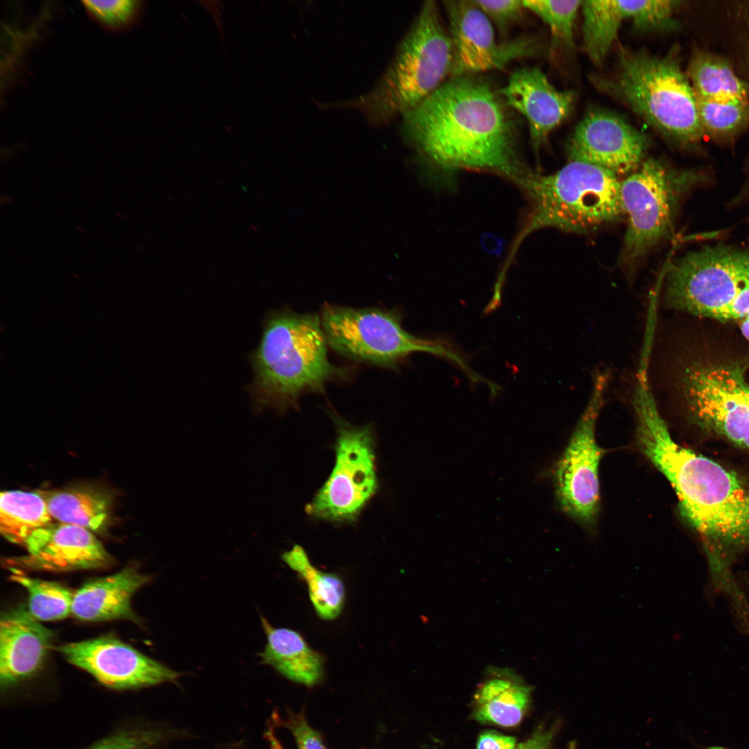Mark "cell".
Here are the masks:
<instances>
[{
	"mask_svg": "<svg viewBox=\"0 0 749 749\" xmlns=\"http://www.w3.org/2000/svg\"><path fill=\"white\" fill-rule=\"evenodd\" d=\"M722 368L729 384L749 404V384L744 370L739 365H722Z\"/></svg>",
	"mask_w": 749,
	"mask_h": 749,
	"instance_id": "obj_35",
	"label": "cell"
},
{
	"mask_svg": "<svg viewBox=\"0 0 749 749\" xmlns=\"http://www.w3.org/2000/svg\"><path fill=\"white\" fill-rule=\"evenodd\" d=\"M267 642L260 656L263 664L273 667L289 680L307 686L322 680L324 658L312 649L298 632L274 628L261 617Z\"/></svg>",
	"mask_w": 749,
	"mask_h": 749,
	"instance_id": "obj_20",
	"label": "cell"
},
{
	"mask_svg": "<svg viewBox=\"0 0 749 749\" xmlns=\"http://www.w3.org/2000/svg\"><path fill=\"white\" fill-rule=\"evenodd\" d=\"M636 439L671 484L682 515L709 546L711 558L749 546V488L737 476L675 442L657 410L637 416Z\"/></svg>",
	"mask_w": 749,
	"mask_h": 749,
	"instance_id": "obj_2",
	"label": "cell"
},
{
	"mask_svg": "<svg viewBox=\"0 0 749 749\" xmlns=\"http://www.w3.org/2000/svg\"><path fill=\"white\" fill-rule=\"evenodd\" d=\"M57 650L69 663L117 690L173 682L182 675L111 635L64 644Z\"/></svg>",
	"mask_w": 749,
	"mask_h": 749,
	"instance_id": "obj_11",
	"label": "cell"
},
{
	"mask_svg": "<svg viewBox=\"0 0 749 749\" xmlns=\"http://www.w3.org/2000/svg\"><path fill=\"white\" fill-rule=\"evenodd\" d=\"M694 170H678L646 158L620 183V198L627 230L621 262L631 270L673 230L682 197L703 179Z\"/></svg>",
	"mask_w": 749,
	"mask_h": 749,
	"instance_id": "obj_8",
	"label": "cell"
},
{
	"mask_svg": "<svg viewBox=\"0 0 749 749\" xmlns=\"http://www.w3.org/2000/svg\"><path fill=\"white\" fill-rule=\"evenodd\" d=\"M620 183L610 171L581 162L568 161L549 175L531 170L516 183L531 209L513 252L525 236L542 228L583 233L619 220L624 215Z\"/></svg>",
	"mask_w": 749,
	"mask_h": 749,
	"instance_id": "obj_5",
	"label": "cell"
},
{
	"mask_svg": "<svg viewBox=\"0 0 749 749\" xmlns=\"http://www.w3.org/2000/svg\"><path fill=\"white\" fill-rule=\"evenodd\" d=\"M12 571L10 578L27 592V610L39 621L63 619L71 614L74 593L60 583L28 576L18 569Z\"/></svg>",
	"mask_w": 749,
	"mask_h": 749,
	"instance_id": "obj_26",
	"label": "cell"
},
{
	"mask_svg": "<svg viewBox=\"0 0 749 749\" xmlns=\"http://www.w3.org/2000/svg\"><path fill=\"white\" fill-rule=\"evenodd\" d=\"M502 100L481 79L454 76L402 117V134L440 173L485 171L517 183L531 170Z\"/></svg>",
	"mask_w": 749,
	"mask_h": 749,
	"instance_id": "obj_1",
	"label": "cell"
},
{
	"mask_svg": "<svg viewBox=\"0 0 749 749\" xmlns=\"http://www.w3.org/2000/svg\"><path fill=\"white\" fill-rule=\"evenodd\" d=\"M700 123L705 133L717 139L731 137L749 122V101L715 102L696 97Z\"/></svg>",
	"mask_w": 749,
	"mask_h": 749,
	"instance_id": "obj_27",
	"label": "cell"
},
{
	"mask_svg": "<svg viewBox=\"0 0 749 749\" xmlns=\"http://www.w3.org/2000/svg\"><path fill=\"white\" fill-rule=\"evenodd\" d=\"M666 308L720 321L742 319L749 311V250L707 246L666 263Z\"/></svg>",
	"mask_w": 749,
	"mask_h": 749,
	"instance_id": "obj_6",
	"label": "cell"
},
{
	"mask_svg": "<svg viewBox=\"0 0 749 749\" xmlns=\"http://www.w3.org/2000/svg\"><path fill=\"white\" fill-rule=\"evenodd\" d=\"M53 520L37 491L8 490L0 494V531L10 542L24 545L34 531Z\"/></svg>",
	"mask_w": 749,
	"mask_h": 749,
	"instance_id": "obj_24",
	"label": "cell"
},
{
	"mask_svg": "<svg viewBox=\"0 0 749 749\" xmlns=\"http://www.w3.org/2000/svg\"><path fill=\"white\" fill-rule=\"evenodd\" d=\"M52 518L92 532H103L110 522L112 499L105 491L89 485L56 490H37Z\"/></svg>",
	"mask_w": 749,
	"mask_h": 749,
	"instance_id": "obj_21",
	"label": "cell"
},
{
	"mask_svg": "<svg viewBox=\"0 0 749 749\" xmlns=\"http://www.w3.org/2000/svg\"><path fill=\"white\" fill-rule=\"evenodd\" d=\"M336 462L328 479L307 506L316 519L354 522L378 487L374 438L369 426L337 421Z\"/></svg>",
	"mask_w": 749,
	"mask_h": 749,
	"instance_id": "obj_9",
	"label": "cell"
},
{
	"mask_svg": "<svg viewBox=\"0 0 749 749\" xmlns=\"http://www.w3.org/2000/svg\"><path fill=\"white\" fill-rule=\"evenodd\" d=\"M320 320L328 345L348 358L390 367L411 353L424 352L451 361L472 381L479 377L449 343L417 338L406 332L395 311L327 304Z\"/></svg>",
	"mask_w": 749,
	"mask_h": 749,
	"instance_id": "obj_7",
	"label": "cell"
},
{
	"mask_svg": "<svg viewBox=\"0 0 749 749\" xmlns=\"http://www.w3.org/2000/svg\"><path fill=\"white\" fill-rule=\"evenodd\" d=\"M680 3L673 0L626 1L628 20L639 31L671 29L675 26L673 17Z\"/></svg>",
	"mask_w": 749,
	"mask_h": 749,
	"instance_id": "obj_29",
	"label": "cell"
},
{
	"mask_svg": "<svg viewBox=\"0 0 749 749\" xmlns=\"http://www.w3.org/2000/svg\"><path fill=\"white\" fill-rule=\"evenodd\" d=\"M477 749H516V739L494 731H486L479 737Z\"/></svg>",
	"mask_w": 749,
	"mask_h": 749,
	"instance_id": "obj_34",
	"label": "cell"
},
{
	"mask_svg": "<svg viewBox=\"0 0 749 749\" xmlns=\"http://www.w3.org/2000/svg\"><path fill=\"white\" fill-rule=\"evenodd\" d=\"M282 560L307 585L311 603L319 617L332 620L342 612L345 587L342 578L336 574L322 571L314 567L300 545L282 555Z\"/></svg>",
	"mask_w": 749,
	"mask_h": 749,
	"instance_id": "obj_23",
	"label": "cell"
},
{
	"mask_svg": "<svg viewBox=\"0 0 749 749\" xmlns=\"http://www.w3.org/2000/svg\"><path fill=\"white\" fill-rule=\"evenodd\" d=\"M83 3L95 20L113 30L131 25L142 8V1L135 0H87L83 1Z\"/></svg>",
	"mask_w": 749,
	"mask_h": 749,
	"instance_id": "obj_31",
	"label": "cell"
},
{
	"mask_svg": "<svg viewBox=\"0 0 749 749\" xmlns=\"http://www.w3.org/2000/svg\"><path fill=\"white\" fill-rule=\"evenodd\" d=\"M24 546L27 554L10 560L22 568L51 571L100 569L112 558L89 530L53 522L34 531Z\"/></svg>",
	"mask_w": 749,
	"mask_h": 749,
	"instance_id": "obj_15",
	"label": "cell"
},
{
	"mask_svg": "<svg viewBox=\"0 0 749 749\" xmlns=\"http://www.w3.org/2000/svg\"><path fill=\"white\" fill-rule=\"evenodd\" d=\"M497 26L501 34L506 35L508 29L523 17L526 9L523 1H473Z\"/></svg>",
	"mask_w": 749,
	"mask_h": 749,
	"instance_id": "obj_32",
	"label": "cell"
},
{
	"mask_svg": "<svg viewBox=\"0 0 749 749\" xmlns=\"http://www.w3.org/2000/svg\"><path fill=\"white\" fill-rule=\"evenodd\" d=\"M500 92L506 105L526 120L536 155L550 133L569 116L576 97L572 90L554 87L537 67L515 70Z\"/></svg>",
	"mask_w": 749,
	"mask_h": 749,
	"instance_id": "obj_16",
	"label": "cell"
},
{
	"mask_svg": "<svg viewBox=\"0 0 749 749\" xmlns=\"http://www.w3.org/2000/svg\"><path fill=\"white\" fill-rule=\"evenodd\" d=\"M53 633L23 605L5 612L0 620V686L6 691L43 666Z\"/></svg>",
	"mask_w": 749,
	"mask_h": 749,
	"instance_id": "obj_17",
	"label": "cell"
},
{
	"mask_svg": "<svg viewBox=\"0 0 749 749\" xmlns=\"http://www.w3.org/2000/svg\"><path fill=\"white\" fill-rule=\"evenodd\" d=\"M646 137L610 111L594 109L579 121L569 139V161L603 168L617 177L637 171L646 159Z\"/></svg>",
	"mask_w": 749,
	"mask_h": 749,
	"instance_id": "obj_12",
	"label": "cell"
},
{
	"mask_svg": "<svg viewBox=\"0 0 749 749\" xmlns=\"http://www.w3.org/2000/svg\"><path fill=\"white\" fill-rule=\"evenodd\" d=\"M608 369L594 372L588 402L556 470V495L562 510L585 525L595 522L599 508V465L604 450L595 430L610 379Z\"/></svg>",
	"mask_w": 749,
	"mask_h": 749,
	"instance_id": "obj_10",
	"label": "cell"
},
{
	"mask_svg": "<svg viewBox=\"0 0 749 749\" xmlns=\"http://www.w3.org/2000/svg\"><path fill=\"white\" fill-rule=\"evenodd\" d=\"M582 1L527 0L523 4L548 26L554 45L569 50L574 46V24Z\"/></svg>",
	"mask_w": 749,
	"mask_h": 749,
	"instance_id": "obj_28",
	"label": "cell"
},
{
	"mask_svg": "<svg viewBox=\"0 0 749 749\" xmlns=\"http://www.w3.org/2000/svg\"><path fill=\"white\" fill-rule=\"evenodd\" d=\"M531 691L511 669L489 666L474 695L473 716L481 723L515 726L528 707Z\"/></svg>",
	"mask_w": 749,
	"mask_h": 749,
	"instance_id": "obj_19",
	"label": "cell"
},
{
	"mask_svg": "<svg viewBox=\"0 0 749 749\" xmlns=\"http://www.w3.org/2000/svg\"><path fill=\"white\" fill-rule=\"evenodd\" d=\"M166 738L161 728L126 725L112 731L83 749H153Z\"/></svg>",
	"mask_w": 749,
	"mask_h": 749,
	"instance_id": "obj_30",
	"label": "cell"
},
{
	"mask_svg": "<svg viewBox=\"0 0 749 749\" xmlns=\"http://www.w3.org/2000/svg\"><path fill=\"white\" fill-rule=\"evenodd\" d=\"M594 83L665 137L682 144L704 135L691 83L671 52L657 56L621 51L616 72Z\"/></svg>",
	"mask_w": 749,
	"mask_h": 749,
	"instance_id": "obj_4",
	"label": "cell"
},
{
	"mask_svg": "<svg viewBox=\"0 0 749 749\" xmlns=\"http://www.w3.org/2000/svg\"><path fill=\"white\" fill-rule=\"evenodd\" d=\"M320 318L277 311L266 318L260 343L250 354L254 377L248 386L254 410L283 412L301 395L321 391L327 383L347 377L348 370L328 358Z\"/></svg>",
	"mask_w": 749,
	"mask_h": 749,
	"instance_id": "obj_3",
	"label": "cell"
},
{
	"mask_svg": "<svg viewBox=\"0 0 749 749\" xmlns=\"http://www.w3.org/2000/svg\"><path fill=\"white\" fill-rule=\"evenodd\" d=\"M741 330L743 335L749 341V311L741 319Z\"/></svg>",
	"mask_w": 749,
	"mask_h": 749,
	"instance_id": "obj_36",
	"label": "cell"
},
{
	"mask_svg": "<svg viewBox=\"0 0 749 749\" xmlns=\"http://www.w3.org/2000/svg\"><path fill=\"white\" fill-rule=\"evenodd\" d=\"M150 580L136 567H127L106 576L89 580L74 593L71 614L89 622L125 619L137 623L131 600Z\"/></svg>",
	"mask_w": 749,
	"mask_h": 749,
	"instance_id": "obj_18",
	"label": "cell"
},
{
	"mask_svg": "<svg viewBox=\"0 0 749 749\" xmlns=\"http://www.w3.org/2000/svg\"><path fill=\"white\" fill-rule=\"evenodd\" d=\"M444 4L455 50L454 76L501 69L539 50L533 38L498 42L491 21L473 1H447Z\"/></svg>",
	"mask_w": 749,
	"mask_h": 749,
	"instance_id": "obj_13",
	"label": "cell"
},
{
	"mask_svg": "<svg viewBox=\"0 0 749 749\" xmlns=\"http://www.w3.org/2000/svg\"><path fill=\"white\" fill-rule=\"evenodd\" d=\"M567 749H576V744L574 742L570 743L567 747Z\"/></svg>",
	"mask_w": 749,
	"mask_h": 749,
	"instance_id": "obj_37",
	"label": "cell"
},
{
	"mask_svg": "<svg viewBox=\"0 0 749 749\" xmlns=\"http://www.w3.org/2000/svg\"><path fill=\"white\" fill-rule=\"evenodd\" d=\"M583 40L589 59L601 64L612 45L623 21L627 20L624 1H583Z\"/></svg>",
	"mask_w": 749,
	"mask_h": 749,
	"instance_id": "obj_25",
	"label": "cell"
},
{
	"mask_svg": "<svg viewBox=\"0 0 749 749\" xmlns=\"http://www.w3.org/2000/svg\"><path fill=\"white\" fill-rule=\"evenodd\" d=\"M686 74L698 98L715 102L748 101V85L721 57L698 52L692 56Z\"/></svg>",
	"mask_w": 749,
	"mask_h": 749,
	"instance_id": "obj_22",
	"label": "cell"
},
{
	"mask_svg": "<svg viewBox=\"0 0 749 749\" xmlns=\"http://www.w3.org/2000/svg\"><path fill=\"white\" fill-rule=\"evenodd\" d=\"M680 387L696 422L749 449V404L729 384L721 365L687 367Z\"/></svg>",
	"mask_w": 749,
	"mask_h": 749,
	"instance_id": "obj_14",
	"label": "cell"
},
{
	"mask_svg": "<svg viewBox=\"0 0 749 749\" xmlns=\"http://www.w3.org/2000/svg\"><path fill=\"white\" fill-rule=\"evenodd\" d=\"M286 726L293 736L297 749H327L319 733L309 725L303 715L291 716Z\"/></svg>",
	"mask_w": 749,
	"mask_h": 749,
	"instance_id": "obj_33",
	"label": "cell"
}]
</instances>
